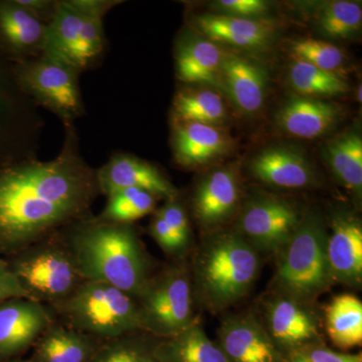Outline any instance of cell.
Masks as SVG:
<instances>
[{"label": "cell", "instance_id": "30bf717a", "mask_svg": "<svg viewBox=\"0 0 362 362\" xmlns=\"http://www.w3.org/2000/svg\"><path fill=\"white\" fill-rule=\"evenodd\" d=\"M106 47L103 21L83 16L59 0L56 16L47 26L42 54L81 75L99 65Z\"/></svg>", "mask_w": 362, "mask_h": 362}, {"label": "cell", "instance_id": "ee69618b", "mask_svg": "<svg viewBox=\"0 0 362 362\" xmlns=\"http://www.w3.org/2000/svg\"><path fill=\"white\" fill-rule=\"evenodd\" d=\"M6 362H30V361H23V359H21V358H16V359H13V361H6Z\"/></svg>", "mask_w": 362, "mask_h": 362}, {"label": "cell", "instance_id": "ac0fdd59", "mask_svg": "<svg viewBox=\"0 0 362 362\" xmlns=\"http://www.w3.org/2000/svg\"><path fill=\"white\" fill-rule=\"evenodd\" d=\"M240 199L239 176L220 168L199 181L192 197L194 216L202 228H218L232 218Z\"/></svg>", "mask_w": 362, "mask_h": 362}, {"label": "cell", "instance_id": "7c38bea8", "mask_svg": "<svg viewBox=\"0 0 362 362\" xmlns=\"http://www.w3.org/2000/svg\"><path fill=\"white\" fill-rule=\"evenodd\" d=\"M264 317V327L285 354L322 344L319 319L310 303L278 293L266 302Z\"/></svg>", "mask_w": 362, "mask_h": 362}, {"label": "cell", "instance_id": "52a82bcc", "mask_svg": "<svg viewBox=\"0 0 362 362\" xmlns=\"http://www.w3.org/2000/svg\"><path fill=\"white\" fill-rule=\"evenodd\" d=\"M136 301L144 332L168 338L185 329L197 320L189 267L183 259H176L156 272Z\"/></svg>", "mask_w": 362, "mask_h": 362}, {"label": "cell", "instance_id": "60d3db41", "mask_svg": "<svg viewBox=\"0 0 362 362\" xmlns=\"http://www.w3.org/2000/svg\"><path fill=\"white\" fill-rule=\"evenodd\" d=\"M18 2L45 25L54 18L59 6V0H18Z\"/></svg>", "mask_w": 362, "mask_h": 362}, {"label": "cell", "instance_id": "8d00e7d4", "mask_svg": "<svg viewBox=\"0 0 362 362\" xmlns=\"http://www.w3.org/2000/svg\"><path fill=\"white\" fill-rule=\"evenodd\" d=\"M216 6L226 16L242 18L262 16L268 11V4L263 0H221Z\"/></svg>", "mask_w": 362, "mask_h": 362}, {"label": "cell", "instance_id": "d6a6232c", "mask_svg": "<svg viewBox=\"0 0 362 362\" xmlns=\"http://www.w3.org/2000/svg\"><path fill=\"white\" fill-rule=\"evenodd\" d=\"M315 23L319 30L331 39H347L361 30V4L335 0L321 6L317 11Z\"/></svg>", "mask_w": 362, "mask_h": 362}, {"label": "cell", "instance_id": "5bb4252c", "mask_svg": "<svg viewBox=\"0 0 362 362\" xmlns=\"http://www.w3.org/2000/svg\"><path fill=\"white\" fill-rule=\"evenodd\" d=\"M216 343L230 362H285L287 356L252 314L226 317Z\"/></svg>", "mask_w": 362, "mask_h": 362}, {"label": "cell", "instance_id": "e0dca14e", "mask_svg": "<svg viewBox=\"0 0 362 362\" xmlns=\"http://www.w3.org/2000/svg\"><path fill=\"white\" fill-rule=\"evenodd\" d=\"M327 257L333 282L358 287L362 279V226L357 216L337 211L331 218Z\"/></svg>", "mask_w": 362, "mask_h": 362}, {"label": "cell", "instance_id": "836d02e7", "mask_svg": "<svg viewBox=\"0 0 362 362\" xmlns=\"http://www.w3.org/2000/svg\"><path fill=\"white\" fill-rule=\"evenodd\" d=\"M291 52L295 59L305 62L321 70L338 73L344 64V54L339 47L324 40L302 39L293 42Z\"/></svg>", "mask_w": 362, "mask_h": 362}, {"label": "cell", "instance_id": "4dcf8cb0", "mask_svg": "<svg viewBox=\"0 0 362 362\" xmlns=\"http://www.w3.org/2000/svg\"><path fill=\"white\" fill-rule=\"evenodd\" d=\"M106 197V204L101 213L97 214L98 218L125 225H134L136 221L153 214L159 199L146 190L138 188L118 190Z\"/></svg>", "mask_w": 362, "mask_h": 362}, {"label": "cell", "instance_id": "8992f818", "mask_svg": "<svg viewBox=\"0 0 362 362\" xmlns=\"http://www.w3.org/2000/svg\"><path fill=\"white\" fill-rule=\"evenodd\" d=\"M28 299L51 306L84 282L59 230L6 259Z\"/></svg>", "mask_w": 362, "mask_h": 362}, {"label": "cell", "instance_id": "d590c367", "mask_svg": "<svg viewBox=\"0 0 362 362\" xmlns=\"http://www.w3.org/2000/svg\"><path fill=\"white\" fill-rule=\"evenodd\" d=\"M149 226V233L152 239L161 247L162 251L175 259H183L185 251L176 240L175 235L166 225L165 221L154 214Z\"/></svg>", "mask_w": 362, "mask_h": 362}, {"label": "cell", "instance_id": "603a6c76", "mask_svg": "<svg viewBox=\"0 0 362 362\" xmlns=\"http://www.w3.org/2000/svg\"><path fill=\"white\" fill-rule=\"evenodd\" d=\"M221 85L240 110L254 114L265 103L267 75L263 68L249 59L223 54Z\"/></svg>", "mask_w": 362, "mask_h": 362}, {"label": "cell", "instance_id": "f35d334b", "mask_svg": "<svg viewBox=\"0 0 362 362\" xmlns=\"http://www.w3.org/2000/svg\"><path fill=\"white\" fill-rule=\"evenodd\" d=\"M299 352L304 354L311 362H362L361 354H339L323 344L313 345Z\"/></svg>", "mask_w": 362, "mask_h": 362}, {"label": "cell", "instance_id": "cb8c5ba5", "mask_svg": "<svg viewBox=\"0 0 362 362\" xmlns=\"http://www.w3.org/2000/svg\"><path fill=\"white\" fill-rule=\"evenodd\" d=\"M195 23L211 42H225L243 49H261L269 44L275 25L265 21L235 18L226 14H206Z\"/></svg>", "mask_w": 362, "mask_h": 362}, {"label": "cell", "instance_id": "1f68e13d", "mask_svg": "<svg viewBox=\"0 0 362 362\" xmlns=\"http://www.w3.org/2000/svg\"><path fill=\"white\" fill-rule=\"evenodd\" d=\"M159 339L140 331L105 340L89 362H157L154 349Z\"/></svg>", "mask_w": 362, "mask_h": 362}, {"label": "cell", "instance_id": "83f0119b", "mask_svg": "<svg viewBox=\"0 0 362 362\" xmlns=\"http://www.w3.org/2000/svg\"><path fill=\"white\" fill-rule=\"evenodd\" d=\"M331 170L349 192L361 197L362 192V139L349 131L332 140L326 147Z\"/></svg>", "mask_w": 362, "mask_h": 362}, {"label": "cell", "instance_id": "d6986e66", "mask_svg": "<svg viewBox=\"0 0 362 362\" xmlns=\"http://www.w3.org/2000/svg\"><path fill=\"white\" fill-rule=\"evenodd\" d=\"M341 117V108L318 98L293 96L278 112L277 124L287 134L304 139L321 137Z\"/></svg>", "mask_w": 362, "mask_h": 362}, {"label": "cell", "instance_id": "44dd1931", "mask_svg": "<svg viewBox=\"0 0 362 362\" xmlns=\"http://www.w3.org/2000/svg\"><path fill=\"white\" fill-rule=\"evenodd\" d=\"M173 152L181 168H194L223 156L228 148L225 133L216 126L173 121Z\"/></svg>", "mask_w": 362, "mask_h": 362}, {"label": "cell", "instance_id": "5b68a950", "mask_svg": "<svg viewBox=\"0 0 362 362\" xmlns=\"http://www.w3.org/2000/svg\"><path fill=\"white\" fill-rule=\"evenodd\" d=\"M328 232L320 214H304L292 240L278 255L274 278L278 293L311 303L333 284L327 257Z\"/></svg>", "mask_w": 362, "mask_h": 362}, {"label": "cell", "instance_id": "e575fe53", "mask_svg": "<svg viewBox=\"0 0 362 362\" xmlns=\"http://www.w3.org/2000/svg\"><path fill=\"white\" fill-rule=\"evenodd\" d=\"M154 214L165 221L183 251L187 252L192 240V230H190L187 211L180 202V194L165 201L164 206L156 209Z\"/></svg>", "mask_w": 362, "mask_h": 362}, {"label": "cell", "instance_id": "6da1fadb", "mask_svg": "<svg viewBox=\"0 0 362 362\" xmlns=\"http://www.w3.org/2000/svg\"><path fill=\"white\" fill-rule=\"evenodd\" d=\"M64 127L56 158L0 168V255L11 256L93 214L101 195L97 169L81 154L76 126Z\"/></svg>", "mask_w": 362, "mask_h": 362}, {"label": "cell", "instance_id": "484cf974", "mask_svg": "<svg viewBox=\"0 0 362 362\" xmlns=\"http://www.w3.org/2000/svg\"><path fill=\"white\" fill-rule=\"evenodd\" d=\"M223 52L211 40H185L175 52V71L185 83L221 84Z\"/></svg>", "mask_w": 362, "mask_h": 362}, {"label": "cell", "instance_id": "f546056e", "mask_svg": "<svg viewBox=\"0 0 362 362\" xmlns=\"http://www.w3.org/2000/svg\"><path fill=\"white\" fill-rule=\"evenodd\" d=\"M290 84L299 96L318 98L347 94L350 87L340 74L330 73L295 59L290 66Z\"/></svg>", "mask_w": 362, "mask_h": 362}, {"label": "cell", "instance_id": "d4e9b609", "mask_svg": "<svg viewBox=\"0 0 362 362\" xmlns=\"http://www.w3.org/2000/svg\"><path fill=\"white\" fill-rule=\"evenodd\" d=\"M154 357L157 362H230L197 320L173 337L160 338Z\"/></svg>", "mask_w": 362, "mask_h": 362}, {"label": "cell", "instance_id": "7402d4cb", "mask_svg": "<svg viewBox=\"0 0 362 362\" xmlns=\"http://www.w3.org/2000/svg\"><path fill=\"white\" fill-rule=\"evenodd\" d=\"M102 340L52 321L33 346L30 362H89Z\"/></svg>", "mask_w": 362, "mask_h": 362}, {"label": "cell", "instance_id": "b9f144b4", "mask_svg": "<svg viewBox=\"0 0 362 362\" xmlns=\"http://www.w3.org/2000/svg\"><path fill=\"white\" fill-rule=\"evenodd\" d=\"M285 362H311L307 358L304 354H302L301 352L296 351L292 352V354H287L286 356Z\"/></svg>", "mask_w": 362, "mask_h": 362}, {"label": "cell", "instance_id": "2e32d148", "mask_svg": "<svg viewBox=\"0 0 362 362\" xmlns=\"http://www.w3.org/2000/svg\"><path fill=\"white\" fill-rule=\"evenodd\" d=\"M47 26L18 0H0V52L11 64L42 56Z\"/></svg>", "mask_w": 362, "mask_h": 362}, {"label": "cell", "instance_id": "f1b7e54d", "mask_svg": "<svg viewBox=\"0 0 362 362\" xmlns=\"http://www.w3.org/2000/svg\"><path fill=\"white\" fill-rule=\"evenodd\" d=\"M173 121L218 126L226 118L223 98L211 90H181L173 106Z\"/></svg>", "mask_w": 362, "mask_h": 362}, {"label": "cell", "instance_id": "3957f363", "mask_svg": "<svg viewBox=\"0 0 362 362\" xmlns=\"http://www.w3.org/2000/svg\"><path fill=\"white\" fill-rule=\"evenodd\" d=\"M259 269V252L240 233H214L189 267L194 300L209 310L228 308L249 294Z\"/></svg>", "mask_w": 362, "mask_h": 362}, {"label": "cell", "instance_id": "277c9868", "mask_svg": "<svg viewBox=\"0 0 362 362\" xmlns=\"http://www.w3.org/2000/svg\"><path fill=\"white\" fill-rule=\"evenodd\" d=\"M47 307L59 323L102 341L144 332L135 298L102 281L85 280L65 299Z\"/></svg>", "mask_w": 362, "mask_h": 362}, {"label": "cell", "instance_id": "9a60e30c", "mask_svg": "<svg viewBox=\"0 0 362 362\" xmlns=\"http://www.w3.org/2000/svg\"><path fill=\"white\" fill-rule=\"evenodd\" d=\"M101 195L108 197L118 190L138 188L165 201L177 197L178 190L153 164L127 153H115L97 169Z\"/></svg>", "mask_w": 362, "mask_h": 362}, {"label": "cell", "instance_id": "ba28073f", "mask_svg": "<svg viewBox=\"0 0 362 362\" xmlns=\"http://www.w3.org/2000/svg\"><path fill=\"white\" fill-rule=\"evenodd\" d=\"M44 127L39 107L23 94L13 64L0 52V168L37 158Z\"/></svg>", "mask_w": 362, "mask_h": 362}, {"label": "cell", "instance_id": "4fadbf2b", "mask_svg": "<svg viewBox=\"0 0 362 362\" xmlns=\"http://www.w3.org/2000/svg\"><path fill=\"white\" fill-rule=\"evenodd\" d=\"M54 321L47 305L28 298L0 303V362L21 358Z\"/></svg>", "mask_w": 362, "mask_h": 362}, {"label": "cell", "instance_id": "7bdbcfd3", "mask_svg": "<svg viewBox=\"0 0 362 362\" xmlns=\"http://www.w3.org/2000/svg\"><path fill=\"white\" fill-rule=\"evenodd\" d=\"M357 101L359 102V103H361V86H359V89L357 90Z\"/></svg>", "mask_w": 362, "mask_h": 362}, {"label": "cell", "instance_id": "74e56055", "mask_svg": "<svg viewBox=\"0 0 362 362\" xmlns=\"http://www.w3.org/2000/svg\"><path fill=\"white\" fill-rule=\"evenodd\" d=\"M69 7L88 18L103 21L112 8L122 4L117 0H64Z\"/></svg>", "mask_w": 362, "mask_h": 362}, {"label": "cell", "instance_id": "ffe728a7", "mask_svg": "<svg viewBox=\"0 0 362 362\" xmlns=\"http://www.w3.org/2000/svg\"><path fill=\"white\" fill-rule=\"evenodd\" d=\"M250 169L257 180L272 187L302 188L314 181L310 162L302 152L291 147L263 150L252 159Z\"/></svg>", "mask_w": 362, "mask_h": 362}, {"label": "cell", "instance_id": "ab89813d", "mask_svg": "<svg viewBox=\"0 0 362 362\" xmlns=\"http://www.w3.org/2000/svg\"><path fill=\"white\" fill-rule=\"evenodd\" d=\"M11 298H28L6 259L0 258V303Z\"/></svg>", "mask_w": 362, "mask_h": 362}, {"label": "cell", "instance_id": "8fae6325", "mask_svg": "<svg viewBox=\"0 0 362 362\" xmlns=\"http://www.w3.org/2000/svg\"><path fill=\"white\" fill-rule=\"evenodd\" d=\"M303 218L293 202L263 195L255 197L243 209L237 232L257 252L279 254L294 237Z\"/></svg>", "mask_w": 362, "mask_h": 362}, {"label": "cell", "instance_id": "7a4b0ae2", "mask_svg": "<svg viewBox=\"0 0 362 362\" xmlns=\"http://www.w3.org/2000/svg\"><path fill=\"white\" fill-rule=\"evenodd\" d=\"M59 233L85 280L108 283L137 299L156 273L134 225L90 214Z\"/></svg>", "mask_w": 362, "mask_h": 362}, {"label": "cell", "instance_id": "4316f807", "mask_svg": "<svg viewBox=\"0 0 362 362\" xmlns=\"http://www.w3.org/2000/svg\"><path fill=\"white\" fill-rule=\"evenodd\" d=\"M326 331L338 349L349 350L362 342V303L350 294L333 298L325 310Z\"/></svg>", "mask_w": 362, "mask_h": 362}, {"label": "cell", "instance_id": "9c48e42d", "mask_svg": "<svg viewBox=\"0 0 362 362\" xmlns=\"http://www.w3.org/2000/svg\"><path fill=\"white\" fill-rule=\"evenodd\" d=\"M16 82L37 107L52 112L64 126L75 125L85 115L80 74L56 59L42 54L13 64Z\"/></svg>", "mask_w": 362, "mask_h": 362}]
</instances>
